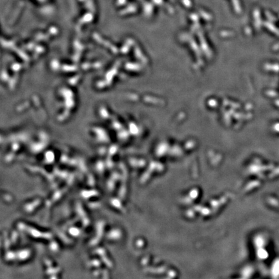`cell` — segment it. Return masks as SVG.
I'll return each instance as SVG.
<instances>
[{
	"mask_svg": "<svg viewBox=\"0 0 279 279\" xmlns=\"http://www.w3.org/2000/svg\"><path fill=\"white\" fill-rule=\"evenodd\" d=\"M30 255V251L29 250H23L18 254V258L19 260H25Z\"/></svg>",
	"mask_w": 279,
	"mask_h": 279,
	"instance_id": "obj_1",
	"label": "cell"
}]
</instances>
